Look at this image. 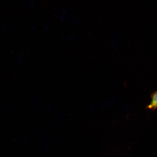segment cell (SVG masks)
<instances>
[{"instance_id":"1","label":"cell","mask_w":157,"mask_h":157,"mask_svg":"<svg viewBox=\"0 0 157 157\" xmlns=\"http://www.w3.org/2000/svg\"><path fill=\"white\" fill-rule=\"evenodd\" d=\"M147 108L152 110L157 109V91L152 94L151 97V101L147 106Z\"/></svg>"}]
</instances>
